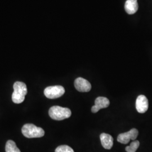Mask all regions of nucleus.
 Returning a JSON list of instances; mask_svg holds the SVG:
<instances>
[{
  "label": "nucleus",
  "mask_w": 152,
  "mask_h": 152,
  "mask_svg": "<svg viewBox=\"0 0 152 152\" xmlns=\"http://www.w3.org/2000/svg\"><path fill=\"white\" fill-rule=\"evenodd\" d=\"M55 152H75L73 149L68 145H63L58 147Z\"/></svg>",
  "instance_id": "13"
},
{
  "label": "nucleus",
  "mask_w": 152,
  "mask_h": 152,
  "mask_svg": "<svg viewBox=\"0 0 152 152\" xmlns=\"http://www.w3.org/2000/svg\"><path fill=\"white\" fill-rule=\"evenodd\" d=\"M149 107L148 100L145 95H140L137 99L136 101V109L140 113H144L146 112Z\"/></svg>",
  "instance_id": "8"
},
{
  "label": "nucleus",
  "mask_w": 152,
  "mask_h": 152,
  "mask_svg": "<svg viewBox=\"0 0 152 152\" xmlns=\"http://www.w3.org/2000/svg\"><path fill=\"white\" fill-rule=\"evenodd\" d=\"M138 8L137 0H127L125 2V11L128 14L132 15L136 13Z\"/></svg>",
  "instance_id": "9"
},
{
  "label": "nucleus",
  "mask_w": 152,
  "mask_h": 152,
  "mask_svg": "<svg viewBox=\"0 0 152 152\" xmlns=\"http://www.w3.org/2000/svg\"><path fill=\"white\" fill-rule=\"evenodd\" d=\"M65 93L64 88L61 86H53L46 87L44 90V94L46 98L54 99L60 98Z\"/></svg>",
  "instance_id": "4"
},
{
  "label": "nucleus",
  "mask_w": 152,
  "mask_h": 152,
  "mask_svg": "<svg viewBox=\"0 0 152 152\" xmlns=\"http://www.w3.org/2000/svg\"><path fill=\"white\" fill-rule=\"evenodd\" d=\"M100 140L102 146L106 149H110L113 145V138L108 134L102 133L100 136Z\"/></svg>",
  "instance_id": "10"
},
{
  "label": "nucleus",
  "mask_w": 152,
  "mask_h": 152,
  "mask_svg": "<svg viewBox=\"0 0 152 152\" xmlns=\"http://www.w3.org/2000/svg\"><path fill=\"white\" fill-rule=\"evenodd\" d=\"M6 152H21L16 146L15 142L12 140H8L6 144Z\"/></svg>",
  "instance_id": "11"
},
{
  "label": "nucleus",
  "mask_w": 152,
  "mask_h": 152,
  "mask_svg": "<svg viewBox=\"0 0 152 152\" xmlns=\"http://www.w3.org/2000/svg\"><path fill=\"white\" fill-rule=\"evenodd\" d=\"M75 86L79 92H88L91 89V83L86 80L78 77L75 81Z\"/></svg>",
  "instance_id": "6"
},
{
  "label": "nucleus",
  "mask_w": 152,
  "mask_h": 152,
  "mask_svg": "<svg viewBox=\"0 0 152 152\" xmlns=\"http://www.w3.org/2000/svg\"><path fill=\"white\" fill-rule=\"evenodd\" d=\"M14 92L12 95V100L15 104L22 103L27 94L26 85L22 82H16L14 84Z\"/></svg>",
  "instance_id": "1"
},
{
  "label": "nucleus",
  "mask_w": 152,
  "mask_h": 152,
  "mask_svg": "<svg viewBox=\"0 0 152 152\" xmlns=\"http://www.w3.org/2000/svg\"><path fill=\"white\" fill-rule=\"evenodd\" d=\"M110 102L108 98L99 96L95 100V105L91 108V112L94 113H97L98 111L102 108L108 107Z\"/></svg>",
  "instance_id": "7"
},
{
  "label": "nucleus",
  "mask_w": 152,
  "mask_h": 152,
  "mask_svg": "<svg viewBox=\"0 0 152 152\" xmlns=\"http://www.w3.org/2000/svg\"><path fill=\"white\" fill-rule=\"evenodd\" d=\"M139 132L136 129H132L131 130L121 134L117 137V141L122 144H126L129 142L130 140H135L138 136Z\"/></svg>",
  "instance_id": "5"
},
{
  "label": "nucleus",
  "mask_w": 152,
  "mask_h": 152,
  "mask_svg": "<svg viewBox=\"0 0 152 152\" xmlns=\"http://www.w3.org/2000/svg\"><path fill=\"white\" fill-rule=\"evenodd\" d=\"M140 145V142L138 140H134L129 146L126 147L125 150L127 152H136V150Z\"/></svg>",
  "instance_id": "12"
},
{
  "label": "nucleus",
  "mask_w": 152,
  "mask_h": 152,
  "mask_svg": "<svg viewBox=\"0 0 152 152\" xmlns=\"http://www.w3.org/2000/svg\"><path fill=\"white\" fill-rule=\"evenodd\" d=\"M49 114L52 119L61 121L69 118L72 112L69 108L60 106H53L49 109Z\"/></svg>",
  "instance_id": "2"
},
{
  "label": "nucleus",
  "mask_w": 152,
  "mask_h": 152,
  "mask_svg": "<svg viewBox=\"0 0 152 152\" xmlns=\"http://www.w3.org/2000/svg\"><path fill=\"white\" fill-rule=\"evenodd\" d=\"M22 134L27 138L41 137L44 136L45 131L41 128L31 124L24 125L22 127Z\"/></svg>",
  "instance_id": "3"
}]
</instances>
